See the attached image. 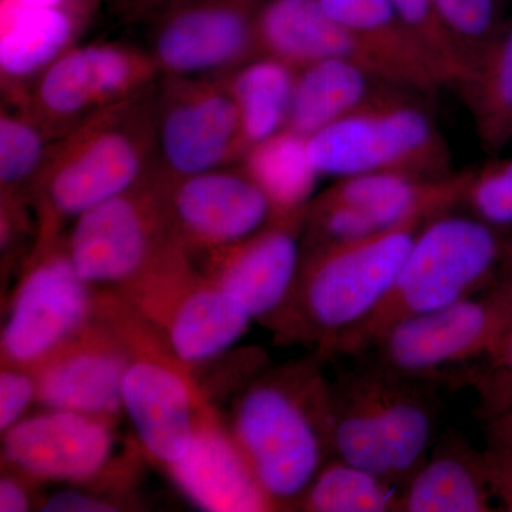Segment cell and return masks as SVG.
I'll use <instances>...</instances> for the list:
<instances>
[{"label": "cell", "mask_w": 512, "mask_h": 512, "mask_svg": "<svg viewBox=\"0 0 512 512\" xmlns=\"http://www.w3.org/2000/svg\"><path fill=\"white\" fill-rule=\"evenodd\" d=\"M323 357L256 377L235 403L231 433L271 510L299 507L333 458Z\"/></svg>", "instance_id": "obj_1"}, {"label": "cell", "mask_w": 512, "mask_h": 512, "mask_svg": "<svg viewBox=\"0 0 512 512\" xmlns=\"http://www.w3.org/2000/svg\"><path fill=\"white\" fill-rule=\"evenodd\" d=\"M156 87L57 138L30 195L40 217L37 248L57 241L63 221L76 220L157 170Z\"/></svg>", "instance_id": "obj_2"}, {"label": "cell", "mask_w": 512, "mask_h": 512, "mask_svg": "<svg viewBox=\"0 0 512 512\" xmlns=\"http://www.w3.org/2000/svg\"><path fill=\"white\" fill-rule=\"evenodd\" d=\"M508 237L473 214L424 222L379 306L335 343L330 357L360 356L397 323L478 295L503 274Z\"/></svg>", "instance_id": "obj_3"}, {"label": "cell", "mask_w": 512, "mask_h": 512, "mask_svg": "<svg viewBox=\"0 0 512 512\" xmlns=\"http://www.w3.org/2000/svg\"><path fill=\"white\" fill-rule=\"evenodd\" d=\"M429 220L417 218L356 241L305 249L291 299L272 328L282 338L316 343L318 355L329 359L335 343L383 301Z\"/></svg>", "instance_id": "obj_4"}, {"label": "cell", "mask_w": 512, "mask_h": 512, "mask_svg": "<svg viewBox=\"0 0 512 512\" xmlns=\"http://www.w3.org/2000/svg\"><path fill=\"white\" fill-rule=\"evenodd\" d=\"M427 382L369 362L332 382L333 437L359 466L389 473L402 488L429 457L437 429Z\"/></svg>", "instance_id": "obj_5"}, {"label": "cell", "mask_w": 512, "mask_h": 512, "mask_svg": "<svg viewBox=\"0 0 512 512\" xmlns=\"http://www.w3.org/2000/svg\"><path fill=\"white\" fill-rule=\"evenodd\" d=\"M423 99L380 83L359 107L308 137L316 171L338 178L403 173L434 180L453 174L450 147Z\"/></svg>", "instance_id": "obj_6"}, {"label": "cell", "mask_w": 512, "mask_h": 512, "mask_svg": "<svg viewBox=\"0 0 512 512\" xmlns=\"http://www.w3.org/2000/svg\"><path fill=\"white\" fill-rule=\"evenodd\" d=\"M124 288L134 312L164 330L168 350L187 369L227 352L254 320L232 293L195 271L178 242Z\"/></svg>", "instance_id": "obj_7"}, {"label": "cell", "mask_w": 512, "mask_h": 512, "mask_svg": "<svg viewBox=\"0 0 512 512\" xmlns=\"http://www.w3.org/2000/svg\"><path fill=\"white\" fill-rule=\"evenodd\" d=\"M170 180L156 170L74 220L64 247L92 286H126L173 244Z\"/></svg>", "instance_id": "obj_8"}, {"label": "cell", "mask_w": 512, "mask_h": 512, "mask_svg": "<svg viewBox=\"0 0 512 512\" xmlns=\"http://www.w3.org/2000/svg\"><path fill=\"white\" fill-rule=\"evenodd\" d=\"M504 271L478 295L446 308L402 320L366 353L396 375L421 382L453 383L494 345L507 311Z\"/></svg>", "instance_id": "obj_9"}, {"label": "cell", "mask_w": 512, "mask_h": 512, "mask_svg": "<svg viewBox=\"0 0 512 512\" xmlns=\"http://www.w3.org/2000/svg\"><path fill=\"white\" fill-rule=\"evenodd\" d=\"M154 111L157 170L168 180L229 167L244 157L229 73L161 77Z\"/></svg>", "instance_id": "obj_10"}, {"label": "cell", "mask_w": 512, "mask_h": 512, "mask_svg": "<svg viewBox=\"0 0 512 512\" xmlns=\"http://www.w3.org/2000/svg\"><path fill=\"white\" fill-rule=\"evenodd\" d=\"M106 299L104 313L123 333L131 350L123 380V409L144 451L163 464L177 463L190 450L201 417L211 409L173 353L161 352L143 339V323L120 318L116 303Z\"/></svg>", "instance_id": "obj_11"}, {"label": "cell", "mask_w": 512, "mask_h": 512, "mask_svg": "<svg viewBox=\"0 0 512 512\" xmlns=\"http://www.w3.org/2000/svg\"><path fill=\"white\" fill-rule=\"evenodd\" d=\"M158 79L148 50L114 42L77 43L37 77L20 104L60 138L87 117L147 92Z\"/></svg>", "instance_id": "obj_12"}, {"label": "cell", "mask_w": 512, "mask_h": 512, "mask_svg": "<svg viewBox=\"0 0 512 512\" xmlns=\"http://www.w3.org/2000/svg\"><path fill=\"white\" fill-rule=\"evenodd\" d=\"M93 288L77 274L64 245L37 248L3 326V365L33 370L82 332L99 313Z\"/></svg>", "instance_id": "obj_13"}, {"label": "cell", "mask_w": 512, "mask_h": 512, "mask_svg": "<svg viewBox=\"0 0 512 512\" xmlns=\"http://www.w3.org/2000/svg\"><path fill=\"white\" fill-rule=\"evenodd\" d=\"M266 0H175L151 18L150 53L161 77L234 72L261 56Z\"/></svg>", "instance_id": "obj_14"}, {"label": "cell", "mask_w": 512, "mask_h": 512, "mask_svg": "<svg viewBox=\"0 0 512 512\" xmlns=\"http://www.w3.org/2000/svg\"><path fill=\"white\" fill-rule=\"evenodd\" d=\"M131 350L123 333L103 311L32 370L37 403L116 424L123 409L124 375Z\"/></svg>", "instance_id": "obj_15"}, {"label": "cell", "mask_w": 512, "mask_h": 512, "mask_svg": "<svg viewBox=\"0 0 512 512\" xmlns=\"http://www.w3.org/2000/svg\"><path fill=\"white\" fill-rule=\"evenodd\" d=\"M173 237L188 252H211L252 237L275 220L264 191L241 167L170 181Z\"/></svg>", "instance_id": "obj_16"}, {"label": "cell", "mask_w": 512, "mask_h": 512, "mask_svg": "<svg viewBox=\"0 0 512 512\" xmlns=\"http://www.w3.org/2000/svg\"><path fill=\"white\" fill-rule=\"evenodd\" d=\"M306 211L276 217L245 241L207 252L204 275L244 303L254 320L272 325L291 299L305 252Z\"/></svg>", "instance_id": "obj_17"}, {"label": "cell", "mask_w": 512, "mask_h": 512, "mask_svg": "<svg viewBox=\"0 0 512 512\" xmlns=\"http://www.w3.org/2000/svg\"><path fill=\"white\" fill-rule=\"evenodd\" d=\"M113 426L86 414L46 409L2 434L3 460L28 480L89 483L109 468Z\"/></svg>", "instance_id": "obj_18"}, {"label": "cell", "mask_w": 512, "mask_h": 512, "mask_svg": "<svg viewBox=\"0 0 512 512\" xmlns=\"http://www.w3.org/2000/svg\"><path fill=\"white\" fill-rule=\"evenodd\" d=\"M256 30L261 55L296 70L320 60H346L379 82L400 87L392 67L329 16L318 0H266Z\"/></svg>", "instance_id": "obj_19"}, {"label": "cell", "mask_w": 512, "mask_h": 512, "mask_svg": "<svg viewBox=\"0 0 512 512\" xmlns=\"http://www.w3.org/2000/svg\"><path fill=\"white\" fill-rule=\"evenodd\" d=\"M165 468L178 490L200 510L269 511L231 430L221 426L212 407L201 417L187 454Z\"/></svg>", "instance_id": "obj_20"}, {"label": "cell", "mask_w": 512, "mask_h": 512, "mask_svg": "<svg viewBox=\"0 0 512 512\" xmlns=\"http://www.w3.org/2000/svg\"><path fill=\"white\" fill-rule=\"evenodd\" d=\"M493 501L483 451L448 436L400 488L399 512H488Z\"/></svg>", "instance_id": "obj_21"}, {"label": "cell", "mask_w": 512, "mask_h": 512, "mask_svg": "<svg viewBox=\"0 0 512 512\" xmlns=\"http://www.w3.org/2000/svg\"><path fill=\"white\" fill-rule=\"evenodd\" d=\"M336 22L345 26L392 67L403 89L433 99L443 89L416 40L390 0H318Z\"/></svg>", "instance_id": "obj_22"}, {"label": "cell", "mask_w": 512, "mask_h": 512, "mask_svg": "<svg viewBox=\"0 0 512 512\" xmlns=\"http://www.w3.org/2000/svg\"><path fill=\"white\" fill-rule=\"evenodd\" d=\"M101 2L0 0V40L28 59H56L79 43Z\"/></svg>", "instance_id": "obj_23"}, {"label": "cell", "mask_w": 512, "mask_h": 512, "mask_svg": "<svg viewBox=\"0 0 512 512\" xmlns=\"http://www.w3.org/2000/svg\"><path fill=\"white\" fill-rule=\"evenodd\" d=\"M380 83L346 60L308 64L296 72L286 128L311 137L359 107Z\"/></svg>", "instance_id": "obj_24"}, {"label": "cell", "mask_w": 512, "mask_h": 512, "mask_svg": "<svg viewBox=\"0 0 512 512\" xmlns=\"http://www.w3.org/2000/svg\"><path fill=\"white\" fill-rule=\"evenodd\" d=\"M463 97L483 150L497 157L512 143V18L478 57Z\"/></svg>", "instance_id": "obj_25"}, {"label": "cell", "mask_w": 512, "mask_h": 512, "mask_svg": "<svg viewBox=\"0 0 512 512\" xmlns=\"http://www.w3.org/2000/svg\"><path fill=\"white\" fill-rule=\"evenodd\" d=\"M238 165L265 192L276 217L308 208L320 177L309 154L308 137L289 128L249 148Z\"/></svg>", "instance_id": "obj_26"}, {"label": "cell", "mask_w": 512, "mask_h": 512, "mask_svg": "<svg viewBox=\"0 0 512 512\" xmlns=\"http://www.w3.org/2000/svg\"><path fill=\"white\" fill-rule=\"evenodd\" d=\"M295 67L261 55L229 73L237 101L245 153L285 130L291 110Z\"/></svg>", "instance_id": "obj_27"}, {"label": "cell", "mask_w": 512, "mask_h": 512, "mask_svg": "<svg viewBox=\"0 0 512 512\" xmlns=\"http://www.w3.org/2000/svg\"><path fill=\"white\" fill-rule=\"evenodd\" d=\"M56 140L25 104L3 101L0 113L2 202H29Z\"/></svg>", "instance_id": "obj_28"}, {"label": "cell", "mask_w": 512, "mask_h": 512, "mask_svg": "<svg viewBox=\"0 0 512 512\" xmlns=\"http://www.w3.org/2000/svg\"><path fill=\"white\" fill-rule=\"evenodd\" d=\"M400 488L332 458L319 471L299 503L311 512H399Z\"/></svg>", "instance_id": "obj_29"}, {"label": "cell", "mask_w": 512, "mask_h": 512, "mask_svg": "<svg viewBox=\"0 0 512 512\" xmlns=\"http://www.w3.org/2000/svg\"><path fill=\"white\" fill-rule=\"evenodd\" d=\"M390 3L416 40L441 87L460 89L470 77L471 67L448 32L434 0H390Z\"/></svg>", "instance_id": "obj_30"}, {"label": "cell", "mask_w": 512, "mask_h": 512, "mask_svg": "<svg viewBox=\"0 0 512 512\" xmlns=\"http://www.w3.org/2000/svg\"><path fill=\"white\" fill-rule=\"evenodd\" d=\"M508 285L507 311L494 345L487 355L468 367L460 386L473 387L478 396L477 414L487 420L512 406V265L505 264Z\"/></svg>", "instance_id": "obj_31"}, {"label": "cell", "mask_w": 512, "mask_h": 512, "mask_svg": "<svg viewBox=\"0 0 512 512\" xmlns=\"http://www.w3.org/2000/svg\"><path fill=\"white\" fill-rule=\"evenodd\" d=\"M434 5L473 70L507 20L500 0H434Z\"/></svg>", "instance_id": "obj_32"}, {"label": "cell", "mask_w": 512, "mask_h": 512, "mask_svg": "<svg viewBox=\"0 0 512 512\" xmlns=\"http://www.w3.org/2000/svg\"><path fill=\"white\" fill-rule=\"evenodd\" d=\"M37 403L35 373L25 367L3 366L0 373V431L6 433Z\"/></svg>", "instance_id": "obj_33"}, {"label": "cell", "mask_w": 512, "mask_h": 512, "mask_svg": "<svg viewBox=\"0 0 512 512\" xmlns=\"http://www.w3.org/2000/svg\"><path fill=\"white\" fill-rule=\"evenodd\" d=\"M484 470L494 500L501 510L512 512V451L487 446L483 450Z\"/></svg>", "instance_id": "obj_34"}, {"label": "cell", "mask_w": 512, "mask_h": 512, "mask_svg": "<svg viewBox=\"0 0 512 512\" xmlns=\"http://www.w3.org/2000/svg\"><path fill=\"white\" fill-rule=\"evenodd\" d=\"M43 512H116L119 505L100 498L99 495L66 488L59 493L50 495L39 507Z\"/></svg>", "instance_id": "obj_35"}, {"label": "cell", "mask_w": 512, "mask_h": 512, "mask_svg": "<svg viewBox=\"0 0 512 512\" xmlns=\"http://www.w3.org/2000/svg\"><path fill=\"white\" fill-rule=\"evenodd\" d=\"M32 508V501L26 485L15 476L8 474L0 480V511L26 512Z\"/></svg>", "instance_id": "obj_36"}, {"label": "cell", "mask_w": 512, "mask_h": 512, "mask_svg": "<svg viewBox=\"0 0 512 512\" xmlns=\"http://www.w3.org/2000/svg\"><path fill=\"white\" fill-rule=\"evenodd\" d=\"M484 421L487 446L512 451V406L503 413Z\"/></svg>", "instance_id": "obj_37"}, {"label": "cell", "mask_w": 512, "mask_h": 512, "mask_svg": "<svg viewBox=\"0 0 512 512\" xmlns=\"http://www.w3.org/2000/svg\"><path fill=\"white\" fill-rule=\"evenodd\" d=\"M175 0H133L124 9L130 19H151L157 12L171 5Z\"/></svg>", "instance_id": "obj_38"}, {"label": "cell", "mask_w": 512, "mask_h": 512, "mask_svg": "<svg viewBox=\"0 0 512 512\" xmlns=\"http://www.w3.org/2000/svg\"><path fill=\"white\" fill-rule=\"evenodd\" d=\"M505 168H507L508 175V183H510L511 187V195H512V156L504 158ZM512 237V235H511Z\"/></svg>", "instance_id": "obj_39"}, {"label": "cell", "mask_w": 512, "mask_h": 512, "mask_svg": "<svg viewBox=\"0 0 512 512\" xmlns=\"http://www.w3.org/2000/svg\"><path fill=\"white\" fill-rule=\"evenodd\" d=\"M508 264L512 265V237H508V256H507Z\"/></svg>", "instance_id": "obj_40"}, {"label": "cell", "mask_w": 512, "mask_h": 512, "mask_svg": "<svg viewBox=\"0 0 512 512\" xmlns=\"http://www.w3.org/2000/svg\"><path fill=\"white\" fill-rule=\"evenodd\" d=\"M111 2L117 3L121 9H126L128 5H130L133 0H111Z\"/></svg>", "instance_id": "obj_41"}]
</instances>
